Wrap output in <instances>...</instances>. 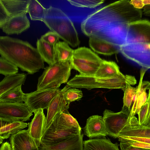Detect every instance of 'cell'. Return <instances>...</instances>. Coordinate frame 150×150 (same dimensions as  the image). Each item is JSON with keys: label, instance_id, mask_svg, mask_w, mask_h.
I'll return each mask as SVG.
<instances>
[{"label": "cell", "instance_id": "obj_8", "mask_svg": "<svg viewBox=\"0 0 150 150\" xmlns=\"http://www.w3.org/2000/svg\"><path fill=\"white\" fill-rule=\"evenodd\" d=\"M33 112L25 103L0 102V121L11 123L29 120Z\"/></svg>", "mask_w": 150, "mask_h": 150}, {"label": "cell", "instance_id": "obj_34", "mask_svg": "<svg viewBox=\"0 0 150 150\" xmlns=\"http://www.w3.org/2000/svg\"><path fill=\"white\" fill-rule=\"evenodd\" d=\"M66 103L69 105L72 102L80 100L83 96L82 91L76 88H69L64 93Z\"/></svg>", "mask_w": 150, "mask_h": 150}, {"label": "cell", "instance_id": "obj_16", "mask_svg": "<svg viewBox=\"0 0 150 150\" xmlns=\"http://www.w3.org/2000/svg\"><path fill=\"white\" fill-rule=\"evenodd\" d=\"M81 130L73 129L48 130L44 134L41 144L46 145L58 144L71 136L81 134Z\"/></svg>", "mask_w": 150, "mask_h": 150}, {"label": "cell", "instance_id": "obj_32", "mask_svg": "<svg viewBox=\"0 0 150 150\" xmlns=\"http://www.w3.org/2000/svg\"><path fill=\"white\" fill-rule=\"evenodd\" d=\"M18 71L15 64L1 57L0 58V74L5 76L16 74Z\"/></svg>", "mask_w": 150, "mask_h": 150}, {"label": "cell", "instance_id": "obj_37", "mask_svg": "<svg viewBox=\"0 0 150 150\" xmlns=\"http://www.w3.org/2000/svg\"><path fill=\"white\" fill-rule=\"evenodd\" d=\"M11 18L8 12L2 3L0 1V28L8 21Z\"/></svg>", "mask_w": 150, "mask_h": 150}, {"label": "cell", "instance_id": "obj_30", "mask_svg": "<svg viewBox=\"0 0 150 150\" xmlns=\"http://www.w3.org/2000/svg\"><path fill=\"white\" fill-rule=\"evenodd\" d=\"M46 8L36 0H30L28 8V13L32 20L40 21H41L45 17Z\"/></svg>", "mask_w": 150, "mask_h": 150}, {"label": "cell", "instance_id": "obj_18", "mask_svg": "<svg viewBox=\"0 0 150 150\" xmlns=\"http://www.w3.org/2000/svg\"><path fill=\"white\" fill-rule=\"evenodd\" d=\"M83 134L73 136L58 144L46 145L41 144L39 150H83Z\"/></svg>", "mask_w": 150, "mask_h": 150}, {"label": "cell", "instance_id": "obj_47", "mask_svg": "<svg viewBox=\"0 0 150 150\" xmlns=\"http://www.w3.org/2000/svg\"><path fill=\"white\" fill-rule=\"evenodd\" d=\"M150 115L148 119L146 125L148 124V123L150 122Z\"/></svg>", "mask_w": 150, "mask_h": 150}, {"label": "cell", "instance_id": "obj_38", "mask_svg": "<svg viewBox=\"0 0 150 150\" xmlns=\"http://www.w3.org/2000/svg\"><path fill=\"white\" fill-rule=\"evenodd\" d=\"M148 103L146 102L142 106L137 114L139 117V123L140 125H143L145 122L148 111Z\"/></svg>", "mask_w": 150, "mask_h": 150}, {"label": "cell", "instance_id": "obj_17", "mask_svg": "<svg viewBox=\"0 0 150 150\" xmlns=\"http://www.w3.org/2000/svg\"><path fill=\"white\" fill-rule=\"evenodd\" d=\"M30 23L26 13L11 17L1 28L7 35H18L30 27Z\"/></svg>", "mask_w": 150, "mask_h": 150}, {"label": "cell", "instance_id": "obj_28", "mask_svg": "<svg viewBox=\"0 0 150 150\" xmlns=\"http://www.w3.org/2000/svg\"><path fill=\"white\" fill-rule=\"evenodd\" d=\"M22 86L10 90L0 96V102L22 103L24 102L25 94Z\"/></svg>", "mask_w": 150, "mask_h": 150}, {"label": "cell", "instance_id": "obj_23", "mask_svg": "<svg viewBox=\"0 0 150 150\" xmlns=\"http://www.w3.org/2000/svg\"><path fill=\"white\" fill-rule=\"evenodd\" d=\"M11 17L28 13L30 0H0Z\"/></svg>", "mask_w": 150, "mask_h": 150}, {"label": "cell", "instance_id": "obj_43", "mask_svg": "<svg viewBox=\"0 0 150 150\" xmlns=\"http://www.w3.org/2000/svg\"><path fill=\"white\" fill-rule=\"evenodd\" d=\"M146 102H147L148 103L149 105L146 119L145 122L143 125L145 126L146 125V123L150 115V89H149V93Z\"/></svg>", "mask_w": 150, "mask_h": 150}, {"label": "cell", "instance_id": "obj_45", "mask_svg": "<svg viewBox=\"0 0 150 150\" xmlns=\"http://www.w3.org/2000/svg\"><path fill=\"white\" fill-rule=\"evenodd\" d=\"M143 13L145 16L150 17V5L145 6L143 8Z\"/></svg>", "mask_w": 150, "mask_h": 150}, {"label": "cell", "instance_id": "obj_19", "mask_svg": "<svg viewBox=\"0 0 150 150\" xmlns=\"http://www.w3.org/2000/svg\"><path fill=\"white\" fill-rule=\"evenodd\" d=\"M125 137H134L150 138V128L140 125L134 116L130 122L118 135L117 138Z\"/></svg>", "mask_w": 150, "mask_h": 150}, {"label": "cell", "instance_id": "obj_31", "mask_svg": "<svg viewBox=\"0 0 150 150\" xmlns=\"http://www.w3.org/2000/svg\"><path fill=\"white\" fill-rule=\"evenodd\" d=\"M122 90L124 92V95L123 105L121 110L130 112V108L133 98L137 92V88L127 84L126 87Z\"/></svg>", "mask_w": 150, "mask_h": 150}, {"label": "cell", "instance_id": "obj_3", "mask_svg": "<svg viewBox=\"0 0 150 150\" xmlns=\"http://www.w3.org/2000/svg\"><path fill=\"white\" fill-rule=\"evenodd\" d=\"M43 22L51 31L72 47L79 44L78 34L73 22L60 9L50 6L46 8Z\"/></svg>", "mask_w": 150, "mask_h": 150}, {"label": "cell", "instance_id": "obj_2", "mask_svg": "<svg viewBox=\"0 0 150 150\" xmlns=\"http://www.w3.org/2000/svg\"><path fill=\"white\" fill-rule=\"evenodd\" d=\"M0 54L29 74H33L44 68V61L37 48L26 41L1 36Z\"/></svg>", "mask_w": 150, "mask_h": 150}, {"label": "cell", "instance_id": "obj_13", "mask_svg": "<svg viewBox=\"0 0 150 150\" xmlns=\"http://www.w3.org/2000/svg\"><path fill=\"white\" fill-rule=\"evenodd\" d=\"M34 113V117L28 123L27 130L29 134L39 147L45 133L46 119L42 109H39Z\"/></svg>", "mask_w": 150, "mask_h": 150}, {"label": "cell", "instance_id": "obj_12", "mask_svg": "<svg viewBox=\"0 0 150 150\" xmlns=\"http://www.w3.org/2000/svg\"><path fill=\"white\" fill-rule=\"evenodd\" d=\"M139 40L150 41V21L141 19L129 24L125 44Z\"/></svg>", "mask_w": 150, "mask_h": 150}, {"label": "cell", "instance_id": "obj_4", "mask_svg": "<svg viewBox=\"0 0 150 150\" xmlns=\"http://www.w3.org/2000/svg\"><path fill=\"white\" fill-rule=\"evenodd\" d=\"M134 76L120 74L112 78H102L93 76H87L76 75L67 83L71 87L84 88L90 90L95 88L109 89L125 88L127 84L133 85L136 83Z\"/></svg>", "mask_w": 150, "mask_h": 150}, {"label": "cell", "instance_id": "obj_44", "mask_svg": "<svg viewBox=\"0 0 150 150\" xmlns=\"http://www.w3.org/2000/svg\"><path fill=\"white\" fill-rule=\"evenodd\" d=\"M0 150H12L10 144L7 142L3 143L1 147Z\"/></svg>", "mask_w": 150, "mask_h": 150}, {"label": "cell", "instance_id": "obj_11", "mask_svg": "<svg viewBox=\"0 0 150 150\" xmlns=\"http://www.w3.org/2000/svg\"><path fill=\"white\" fill-rule=\"evenodd\" d=\"M71 88L67 85L63 89H61L49 105L47 109V114L46 117V121L45 132L49 128L61 112L66 110H68L69 105L66 102L64 93L67 90Z\"/></svg>", "mask_w": 150, "mask_h": 150}, {"label": "cell", "instance_id": "obj_5", "mask_svg": "<svg viewBox=\"0 0 150 150\" xmlns=\"http://www.w3.org/2000/svg\"><path fill=\"white\" fill-rule=\"evenodd\" d=\"M44 69L38 78L37 90L52 88L67 83L72 69L71 61H57Z\"/></svg>", "mask_w": 150, "mask_h": 150}, {"label": "cell", "instance_id": "obj_15", "mask_svg": "<svg viewBox=\"0 0 150 150\" xmlns=\"http://www.w3.org/2000/svg\"><path fill=\"white\" fill-rule=\"evenodd\" d=\"M10 144L12 150H39L27 129L22 130L11 135Z\"/></svg>", "mask_w": 150, "mask_h": 150}, {"label": "cell", "instance_id": "obj_27", "mask_svg": "<svg viewBox=\"0 0 150 150\" xmlns=\"http://www.w3.org/2000/svg\"><path fill=\"white\" fill-rule=\"evenodd\" d=\"M28 123L22 121H16L1 126L0 143L3 140L8 138L11 135L15 134L27 127Z\"/></svg>", "mask_w": 150, "mask_h": 150}, {"label": "cell", "instance_id": "obj_22", "mask_svg": "<svg viewBox=\"0 0 150 150\" xmlns=\"http://www.w3.org/2000/svg\"><path fill=\"white\" fill-rule=\"evenodd\" d=\"M36 46L41 58L49 65H52L57 61L55 45H51L40 38L38 39Z\"/></svg>", "mask_w": 150, "mask_h": 150}, {"label": "cell", "instance_id": "obj_35", "mask_svg": "<svg viewBox=\"0 0 150 150\" xmlns=\"http://www.w3.org/2000/svg\"><path fill=\"white\" fill-rule=\"evenodd\" d=\"M148 96L145 91L135 100L130 108V115L132 117L134 116L139 112L142 106L146 102Z\"/></svg>", "mask_w": 150, "mask_h": 150}, {"label": "cell", "instance_id": "obj_41", "mask_svg": "<svg viewBox=\"0 0 150 150\" xmlns=\"http://www.w3.org/2000/svg\"><path fill=\"white\" fill-rule=\"evenodd\" d=\"M120 146L121 150H150V149L142 148L130 146L120 142Z\"/></svg>", "mask_w": 150, "mask_h": 150}, {"label": "cell", "instance_id": "obj_33", "mask_svg": "<svg viewBox=\"0 0 150 150\" xmlns=\"http://www.w3.org/2000/svg\"><path fill=\"white\" fill-rule=\"evenodd\" d=\"M72 5L80 8H95L103 4L104 0H67Z\"/></svg>", "mask_w": 150, "mask_h": 150}, {"label": "cell", "instance_id": "obj_24", "mask_svg": "<svg viewBox=\"0 0 150 150\" xmlns=\"http://www.w3.org/2000/svg\"><path fill=\"white\" fill-rule=\"evenodd\" d=\"M90 47L96 53L105 55H111L118 53L119 48L111 44L96 38H90Z\"/></svg>", "mask_w": 150, "mask_h": 150}, {"label": "cell", "instance_id": "obj_10", "mask_svg": "<svg viewBox=\"0 0 150 150\" xmlns=\"http://www.w3.org/2000/svg\"><path fill=\"white\" fill-rule=\"evenodd\" d=\"M134 117V116H133ZM129 112L121 110L115 112L106 109L103 112V119L108 135L114 138L130 122L132 117Z\"/></svg>", "mask_w": 150, "mask_h": 150}, {"label": "cell", "instance_id": "obj_36", "mask_svg": "<svg viewBox=\"0 0 150 150\" xmlns=\"http://www.w3.org/2000/svg\"><path fill=\"white\" fill-rule=\"evenodd\" d=\"M59 38L57 35L51 31L47 32L41 37V38L52 45H55L59 41Z\"/></svg>", "mask_w": 150, "mask_h": 150}, {"label": "cell", "instance_id": "obj_9", "mask_svg": "<svg viewBox=\"0 0 150 150\" xmlns=\"http://www.w3.org/2000/svg\"><path fill=\"white\" fill-rule=\"evenodd\" d=\"M58 86L52 88L36 90L25 93L24 102L33 112L39 109H47L53 98L61 90Z\"/></svg>", "mask_w": 150, "mask_h": 150}, {"label": "cell", "instance_id": "obj_26", "mask_svg": "<svg viewBox=\"0 0 150 150\" xmlns=\"http://www.w3.org/2000/svg\"><path fill=\"white\" fill-rule=\"evenodd\" d=\"M121 73L119 67L115 62L103 60L95 76L100 78H109L115 77Z\"/></svg>", "mask_w": 150, "mask_h": 150}, {"label": "cell", "instance_id": "obj_1", "mask_svg": "<svg viewBox=\"0 0 150 150\" xmlns=\"http://www.w3.org/2000/svg\"><path fill=\"white\" fill-rule=\"evenodd\" d=\"M143 12L130 0L114 2L88 15L81 23L83 33L118 47L126 44L129 23L141 20Z\"/></svg>", "mask_w": 150, "mask_h": 150}, {"label": "cell", "instance_id": "obj_29", "mask_svg": "<svg viewBox=\"0 0 150 150\" xmlns=\"http://www.w3.org/2000/svg\"><path fill=\"white\" fill-rule=\"evenodd\" d=\"M57 61L64 62L71 61L74 50L64 41H59L55 45Z\"/></svg>", "mask_w": 150, "mask_h": 150}, {"label": "cell", "instance_id": "obj_46", "mask_svg": "<svg viewBox=\"0 0 150 150\" xmlns=\"http://www.w3.org/2000/svg\"><path fill=\"white\" fill-rule=\"evenodd\" d=\"M145 6L150 5V0H143Z\"/></svg>", "mask_w": 150, "mask_h": 150}, {"label": "cell", "instance_id": "obj_25", "mask_svg": "<svg viewBox=\"0 0 150 150\" xmlns=\"http://www.w3.org/2000/svg\"><path fill=\"white\" fill-rule=\"evenodd\" d=\"M27 74L25 73L5 76L0 82V96L12 89L25 83Z\"/></svg>", "mask_w": 150, "mask_h": 150}, {"label": "cell", "instance_id": "obj_42", "mask_svg": "<svg viewBox=\"0 0 150 150\" xmlns=\"http://www.w3.org/2000/svg\"><path fill=\"white\" fill-rule=\"evenodd\" d=\"M130 4L135 8L141 9L145 6L143 0H130Z\"/></svg>", "mask_w": 150, "mask_h": 150}, {"label": "cell", "instance_id": "obj_7", "mask_svg": "<svg viewBox=\"0 0 150 150\" xmlns=\"http://www.w3.org/2000/svg\"><path fill=\"white\" fill-rule=\"evenodd\" d=\"M120 52L127 59L147 70L150 69V43L138 42L119 47Z\"/></svg>", "mask_w": 150, "mask_h": 150}, {"label": "cell", "instance_id": "obj_48", "mask_svg": "<svg viewBox=\"0 0 150 150\" xmlns=\"http://www.w3.org/2000/svg\"><path fill=\"white\" fill-rule=\"evenodd\" d=\"M146 126L149 128H150V122L148 123V124L146 125Z\"/></svg>", "mask_w": 150, "mask_h": 150}, {"label": "cell", "instance_id": "obj_14", "mask_svg": "<svg viewBox=\"0 0 150 150\" xmlns=\"http://www.w3.org/2000/svg\"><path fill=\"white\" fill-rule=\"evenodd\" d=\"M83 130L84 134L90 138L104 137L108 135L103 117L98 115L87 119Z\"/></svg>", "mask_w": 150, "mask_h": 150}, {"label": "cell", "instance_id": "obj_20", "mask_svg": "<svg viewBox=\"0 0 150 150\" xmlns=\"http://www.w3.org/2000/svg\"><path fill=\"white\" fill-rule=\"evenodd\" d=\"M71 129L81 130L76 120L69 113L68 110H66L60 113L47 130Z\"/></svg>", "mask_w": 150, "mask_h": 150}, {"label": "cell", "instance_id": "obj_40", "mask_svg": "<svg viewBox=\"0 0 150 150\" xmlns=\"http://www.w3.org/2000/svg\"><path fill=\"white\" fill-rule=\"evenodd\" d=\"M122 142L132 146L142 148L150 149V144L143 142L132 141H122Z\"/></svg>", "mask_w": 150, "mask_h": 150}, {"label": "cell", "instance_id": "obj_21", "mask_svg": "<svg viewBox=\"0 0 150 150\" xmlns=\"http://www.w3.org/2000/svg\"><path fill=\"white\" fill-rule=\"evenodd\" d=\"M117 143H112L109 139H90L83 142V150H119Z\"/></svg>", "mask_w": 150, "mask_h": 150}, {"label": "cell", "instance_id": "obj_6", "mask_svg": "<svg viewBox=\"0 0 150 150\" xmlns=\"http://www.w3.org/2000/svg\"><path fill=\"white\" fill-rule=\"evenodd\" d=\"M103 61L90 49L81 47L74 50L71 63L72 69L79 71V74L93 76Z\"/></svg>", "mask_w": 150, "mask_h": 150}, {"label": "cell", "instance_id": "obj_39", "mask_svg": "<svg viewBox=\"0 0 150 150\" xmlns=\"http://www.w3.org/2000/svg\"><path fill=\"white\" fill-rule=\"evenodd\" d=\"M120 142L132 141L141 142L150 144V138L139 137H125L118 138Z\"/></svg>", "mask_w": 150, "mask_h": 150}]
</instances>
